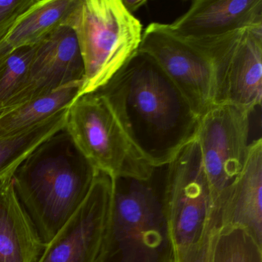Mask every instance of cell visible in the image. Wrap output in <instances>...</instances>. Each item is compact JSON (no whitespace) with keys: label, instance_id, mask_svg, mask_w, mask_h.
I'll list each match as a JSON object with an SVG mask.
<instances>
[{"label":"cell","instance_id":"4fadbf2b","mask_svg":"<svg viewBox=\"0 0 262 262\" xmlns=\"http://www.w3.org/2000/svg\"><path fill=\"white\" fill-rule=\"evenodd\" d=\"M217 227L246 230L262 245V140L249 144L243 167L216 214Z\"/></svg>","mask_w":262,"mask_h":262},{"label":"cell","instance_id":"9a60e30c","mask_svg":"<svg viewBox=\"0 0 262 262\" xmlns=\"http://www.w3.org/2000/svg\"><path fill=\"white\" fill-rule=\"evenodd\" d=\"M78 0H39L13 27L5 42L11 50L33 47L65 25Z\"/></svg>","mask_w":262,"mask_h":262},{"label":"cell","instance_id":"44dd1931","mask_svg":"<svg viewBox=\"0 0 262 262\" xmlns=\"http://www.w3.org/2000/svg\"><path fill=\"white\" fill-rule=\"evenodd\" d=\"M217 227L214 224L205 233L200 242L176 262H211V249Z\"/></svg>","mask_w":262,"mask_h":262},{"label":"cell","instance_id":"7402d4cb","mask_svg":"<svg viewBox=\"0 0 262 262\" xmlns=\"http://www.w3.org/2000/svg\"><path fill=\"white\" fill-rule=\"evenodd\" d=\"M122 4L130 13L133 14L141 7L147 4L146 0H122Z\"/></svg>","mask_w":262,"mask_h":262},{"label":"cell","instance_id":"3957f363","mask_svg":"<svg viewBox=\"0 0 262 262\" xmlns=\"http://www.w3.org/2000/svg\"><path fill=\"white\" fill-rule=\"evenodd\" d=\"M166 166L146 179H113L104 262H176L164 199Z\"/></svg>","mask_w":262,"mask_h":262},{"label":"cell","instance_id":"9c48e42d","mask_svg":"<svg viewBox=\"0 0 262 262\" xmlns=\"http://www.w3.org/2000/svg\"><path fill=\"white\" fill-rule=\"evenodd\" d=\"M113 196V178L97 170L88 195L38 262H104Z\"/></svg>","mask_w":262,"mask_h":262},{"label":"cell","instance_id":"e0dca14e","mask_svg":"<svg viewBox=\"0 0 262 262\" xmlns=\"http://www.w3.org/2000/svg\"><path fill=\"white\" fill-rule=\"evenodd\" d=\"M83 83L70 84L0 117V139L33 128L65 108L79 96Z\"/></svg>","mask_w":262,"mask_h":262},{"label":"cell","instance_id":"30bf717a","mask_svg":"<svg viewBox=\"0 0 262 262\" xmlns=\"http://www.w3.org/2000/svg\"><path fill=\"white\" fill-rule=\"evenodd\" d=\"M139 50L151 56L183 94L199 118L214 105L212 67L204 53L152 23L142 33Z\"/></svg>","mask_w":262,"mask_h":262},{"label":"cell","instance_id":"2e32d148","mask_svg":"<svg viewBox=\"0 0 262 262\" xmlns=\"http://www.w3.org/2000/svg\"><path fill=\"white\" fill-rule=\"evenodd\" d=\"M67 108L14 136L0 139V185L13 179L23 162L41 144L66 125Z\"/></svg>","mask_w":262,"mask_h":262},{"label":"cell","instance_id":"5b68a950","mask_svg":"<svg viewBox=\"0 0 262 262\" xmlns=\"http://www.w3.org/2000/svg\"><path fill=\"white\" fill-rule=\"evenodd\" d=\"M66 131L96 170L116 178L146 179L155 170L124 133L96 92L81 95L67 108Z\"/></svg>","mask_w":262,"mask_h":262},{"label":"cell","instance_id":"ba28073f","mask_svg":"<svg viewBox=\"0 0 262 262\" xmlns=\"http://www.w3.org/2000/svg\"><path fill=\"white\" fill-rule=\"evenodd\" d=\"M250 113L231 104L214 105L200 118L197 139L214 217L248 154Z\"/></svg>","mask_w":262,"mask_h":262},{"label":"cell","instance_id":"ac0fdd59","mask_svg":"<svg viewBox=\"0 0 262 262\" xmlns=\"http://www.w3.org/2000/svg\"><path fill=\"white\" fill-rule=\"evenodd\" d=\"M211 262H262V245L237 227H217Z\"/></svg>","mask_w":262,"mask_h":262},{"label":"cell","instance_id":"277c9868","mask_svg":"<svg viewBox=\"0 0 262 262\" xmlns=\"http://www.w3.org/2000/svg\"><path fill=\"white\" fill-rule=\"evenodd\" d=\"M76 35L85 68L79 96L106 83L139 50L142 26L122 0H78L65 25Z\"/></svg>","mask_w":262,"mask_h":262},{"label":"cell","instance_id":"ffe728a7","mask_svg":"<svg viewBox=\"0 0 262 262\" xmlns=\"http://www.w3.org/2000/svg\"><path fill=\"white\" fill-rule=\"evenodd\" d=\"M39 0H0V42Z\"/></svg>","mask_w":262,"mask_h":262},{"label":"cell","instance_id":"8992f818","mask_svg":"<svg viewBox=\"0 0 262 262\" xmlns=\"http://www.w3.org/2000/svg\"><path fill=\"white\" fill-rule=\"evenodd\" d=\"M164 199L176 262L217 225L196 138L167 165Z\"/></svg>","mask_w":262,"mask_h":262},{"label":"cell","instance_id":"6da1fadb","mask_svg":"<svg viewBox=\"0 0 262 262\" xmlns=\"http://www.w3.org/2000/svg\"><path fill=\"white\" fill-rule=\"evenodd\" d=\"M136 149L165 166L197 136L200 118L160 66L138 50L96 90Z\"/></svg>","mask_w":262,"mask_h":262},{"label":"cell","instance_id":"52a82bcc","mask_svg":"<svg viewBox=\"0 0 262 262\" xmlns=\"http://www.w3.org/2000/svg\"><path fill=\"white\" fill-rule=\"evenodd\" d=\"M184 41L200 50L211 62L214 75V105L231 104L250 114L260 106L262 25L217 37Z\"/></svg>","mask_w":262,"mask_h":262},{"label":"cell","instance_id":"603a6c76","mask_svg":"<svg viewBox=\"0 0 262 262\" xmlns=\"http://www.w3.org/2000/svg\"><path fill=\"white\" fill-rule=\"evenodd\" d=\"M13 52L5 40L0 42V70H2L6 60Z\"/></svg>","mask_w":262,"mask_h":262},{"label":"cell","instance_id":"5bb4252c","mask_svg":"<svg viewBox=\"0 0 262 262\" xmlns=\"http://www.w3.org/2000/svg\"><path fill=\"white\" fill-rule=\"evenodd\" d=\"M46 247L18 199L13 179L0 185V262H38Z\"/></svg>","mask_w":262,"mask_h":262},{"label":"cell","instance_id":"8fae6325","mask_svg":"<svg viewBox=\"0 0 262 262\" xmlns=\"http://www.w3.org/2000/svg\"><path fill=\"white\" fill-rule=\"evenodd\" d=\"M84 79L76 35L70 27L62 26L33 47L25 86L10 112L70 84L83 83Z\"/></svg>","mask_w":262,"mask_h":262},{"label":"cell","instance_id":"7a4b0ae2","mask_svg":"<svg viewBox=\"0 0 262 262\" xmlns=\"http://www.w3.org/2000/svg\"><path fill=\"white\" fill-rule=\"evenodd\" d=\"M96 172L65 128L18 167L13 176L15 191L46 245L85 200Z\"/></svg>","mask_w":262,"mask_h":262},{"label":"cell","instance_id":"7c38bea8","mask_svg":"<svg viewBox=\"0 0 262 262\" xmlns=\"http://www.w3.org/2000/svg\"><path fill=\"white\" fill-rule=\"evenodd\" d=\"M262 25V0H194L171 24L170 33L183 40L224 36Z\"/></svg>","mask_w":262,"mask_h":262},{"label":"cell","instance_id":"d6986e66","mask_svg":"<svg viewBox=\"0 0 262 262\" xmlns=\"http://www.w3.org/2000/svg\"><path fill=\"white\" fill-rule=\"evenodd\" d=\"M33 47L13 50L0 70V117L10 112L25 86Z\"/></svg>","mask_w":262,"mask_h":262}]
</instances>
